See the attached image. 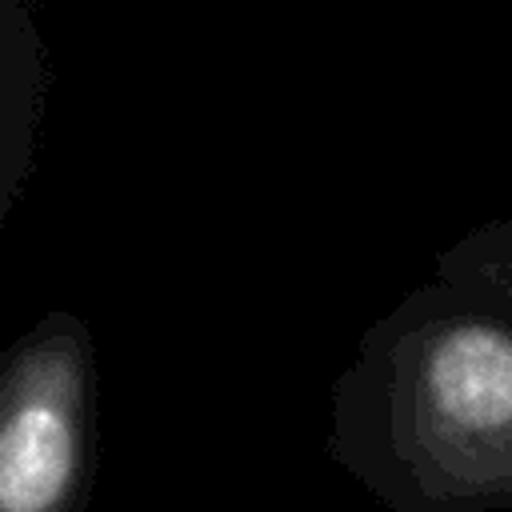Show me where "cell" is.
<instances>
[{"instance_id": "1", "label": "cell", "mask_w": 512, "mask_h": 512, "mask_svg": "<svg viewBox=\"0 0 512 512\" xmlns=\"http://www.w3.org/2000/svg\"><path fill=\"white\" fill-rule=\"evenodd\" d=\"M328 456L388 512H512V304L408 288L332 384Z\"/></svg>"}, {"instance_id": "2", "label": "cell", "mask_w": 512, "mask_h": 512, "mask_svg": "<svg viewBox=\"0 0 512 512\" xmlns=\"http://www.w3.org/2000/svg\"><path fill=\"white\" fill-rule=\"evenodd\" d=\"M96 452V344L76 312H44L0 372V512H84Z\"/></svg>"}, {"instance_id": "3", "label": "cell", "mask_w": 512, "mask_h": 512, "mask_svg": "<svg viewBox=\"0 0 512 512\" xmlns=\"http://www.w3.org/2000/svg\"><path fill=\"white\" fill-rule=\"evenodd\" d=\"M4 148H0V216L16 204L24 180H28V160L36 152V128H40V108H44V48L32 12L20 0H4Z\"/></svg>"}, {"instance_id": "4", "label": "cell", "mask_w": 512, "mask_h": 512, "mask_svg": "<svg viewBox=\"0 0 512 512\" xmlns=\"http://www.w3.org/2000/svg\"><path fill=\"white\" fill-rule=\"evenodd\" d=\"M436 280L512 304V220H488L436 252Z\"/></svg>"}]
</instances>
